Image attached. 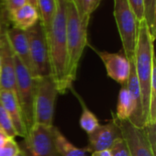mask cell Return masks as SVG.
<instances>
[{"mask_svg": "<svg viewBox=\"0 0 156 156\" xmlns=\"http://www.w3.org/2000/svg\"><path fill=\"white\" fill-rule=\"evenodd\" d=\"M112 119L104 125H100L94 131L89 134V143L86 148L88 153H93L103 150H110L114 142L121 136L114 113H112Z\"/></svg>", "mask_w": 156, "mask_h": 156, "instance_id": "7c38bea8", "label": "cell"}, {"mask_svg": "<svg viewBox=\"0 0 156 156\" xmlns=\"http://www.w3.org/2000/svg\"><path fill=\"white\" fill-rule=\"evenodd\" d=\"M7 18L12 24V27L27 31L39 21V14L35 6L27 3L13 13L7 15Z\"/></svg>", "mask_w": 156, "mask_h": 156, "instance_id": "2e32d148", "label": "cell"}, {"mask_svg": "<svg viewBox=\"0 0 156 156\" xmlns=\"http://www.w3.org/2000/svg\"><path fill=\"white\" fill-rule=\"evenodd\" d=\"M66 6L67 0H58L53 20L49 27L44 29L48 49L51 76L59 94H65L72 86L69 80L68 72Z\"/></svg>", "mask_w": 156, "mask_h": 156, "instance_id": "6da1fadb", "label": "cell"}, {"mask_svg": "<svg viewBox=\"0 0 156 156\" xmlns=\"http://www.w3.org/2000/svg\"><path fill=\"white\" fill-rule=\"evenodd\" d=\"M97 7L98 6L96 5V0H82L81 1V15L80 17L84 24L89 25L90 16Z\"/></svg>", "mask_w": 156, "mask_h": 156, "instance_id": "603a6c76", "label": "cell"}, {"mask_svg": "<svg viewBox=\"0 0 156 156\" xmlns=\"http://www.w3.org/2000/svg\"><path fill=\"white\" fill-rule=\"evenodd\" d=\"M58 0H37V9L39 14V21L44 29H48L51 24L57 10Z\"/></svg>", "mask_w": 156, "mask_h": 156, "instance_id": "ffe728a7", "label": "cell"}, {"mask_svg": "<svg viewBox=\"0 0 156 156\" xmlns=\"http://www.w3.org/2000/svg\"><path fill=\"white\" fill-rule=\"evenodd\" d=\"M95 51L102 61L108 76L121 86H126L131 71V63L126 56L121 52H109L97 50Z\"/></svg>", "mask_w": 156, "mask_h": 156, "instance_id": "8fae6325", "label": "cell"}, {"mask_svg": "<svg viewBox=\"0 0 156 156\" xmlns=\"http://www.w3.org/2000/svg\"><path fill=\"white\" fill-rule=\"evenodd\" d=\"M68 1L72 2L76 6V7L78 9V12H79V16L80 17V15H81V1L82 0H68Z\"/></svg>", "mask_w": 156, "mask_h": 156, "instance_id": "4dcf8cb0", "label": "cell"}, {"mask_svg": "<svg viewBox=\"0 0 156 156\" xmlns=\"http://www.w3.org/2000/svg\"><path fill=\"white\" fill-rule=\"evenodd\" d=\"M133 112V103L126 86H122L118 95L115 117L119 120H130Z\"/></svg>", "mask_w": 156, "mask_h": 156, "instance_id": "ac0fdd59", "label": "cell"}, {"mask_svg": "<svg viewBox=\"0 0 156 156\" xmlns=\"http://www.w3.org/2000/svg\"><path fill=\"white\" fill-rule=\"evenodd\" d=\"M131 63V71L130 76L127 82V88L131 95L133 103V112L130 120L137 127L144 128V111H143V101H142V95L140 90V86L138 82V78L135 72L134 62L133 60L130 61Z\"/></svg>", "mask_w": 156, "mask_h": 156, "instance_id": "9a60e30c", "label": "cell"}, {"mask_svg": "<svg viewBox=\"0 0 156 156\" xmlns=\"http://www.w3.org/2000/svg\"><path fill=\"white\" fill-rule=\"evenodd\" d=\"M53 135L56 150L59 156H87L88 152L86 149L72 144L55 126H53Z\"/></svg>", "mask_w": 156, "mask_h": 156, "instance_id": "e0dca14e", "label": "cell"}, {"mask_svg": "<svg viewBox=\"0 0 156 156\" xmlns=\"http://www.w3.org/2000/svg\"><path fill=\"white\" fill-rule=\"evenodd\" d=\"M0 103L5 109L9 119L11 120L16 136L23 139L27 136V129L24 123L20 106L18 104L15 92L8 90H0Z\"/></svg>", "mask_w": 156, "mask_h": 156, "instance_id": "5bb4252c", "label": "cell"}, {"mask_svg": "<svg viewBox=\"0 0 156 156\" xmlns=\"http://www.w3.org/2000/svg\"><path fill=\"white\" fill-rule=\"evenodd\" d=\"M6 35L14 55L25 65L30 74L34 78H36L35 71L30 58L29 44L27 31L16 29L15 27H8L6 30Z\"/></svg>", "mask_w": 156, "mask_h": 156, "instance_id": "4fadbf2b", "label": "cell"}, {"mask_svg": "<svg viewBox=\"0 0 156 156\" xmlns=\"http://www.w3.org/2000/svg\"><path fill=\"white\" fill-rule=\"evenodd\" d=\"M145 22L152 36L156 37V0H144Z\"/></svg>", "mask_w": 156, "mask_h": 156, "instance_id": "44dd1931", "label": "cell"}, {"mask_svg": "<svg viewBox=\"0 0 156 156\" xmlns=\"http://www.w3.org/2000/svg\"><path fill=\"white\" fill-rule=\"evenodd\" d=\"M57 85L51 75L36 79L34 95V124L52 127L56 99L58 95ZM33 124V125H34Z\"/></svg>", "mask_w": 156, "mask_h": 156, "instance_id": "277c9868", "label": "cell"}, {"mask_svg": "<svg viewBox=\"0 0 156 156\" xmlns=\"http://www.w3.org/2000/svg\"><path fill=\"white\" fill-rule=\"evenodd\" d=\"M91 156H112L110 150H103V151H98L91 153Z\"/></svg>", "mask_w": 156, "mask_h": 156, "instance_id": "f546056e", "label": "cell"}, {"mask_svg": "<svg viewBox=\"0 0 156 156\" xmlns=\"http://www.w3.org/2000/svg\"><path fill=\"white\" fill-rule=\"evenodd\" d=\"M144 130L152 149L156 154V123H147L144 127Z\"/></svg>", "mask_w": 156, "mask_h": 156, "instance_id": "83f0119b", "label": "cell"}, {"mask_svg": "<svg viewBox=\"0 0 156 156\" xmlns=\"http://www.w3.org/2000/svg\"><path fill=\"white\" fill-rule=\"evenodd\" d=\"M113 14L122 43L124 55L129 61L133 60L139 22L132 11L127 0H114Z\"/></svg>", "mask_w": 156, "mask_h": 156, "instance_id": "5b68a950", "label": "cell"}, {"mask_svg": "<svg viewBox=\"0 0 156 156\" xmlns=\"http://www.w3.org/2000/svg\"><path fill=\"white\" fill-rule=\"evenodd\" d=\"M29 52L36 78L51 75L48 49L45 30L40 21L27 30Z\"/></svg>", "mask_w": 156, "mask_h": 156, "instance_id": "ba28073f", "label": "cell"}, {"mask_svg": "<svg viewBox=\"0 0 156 156\" xmlns=\"http://www.w3.org/2000/svg\"><path fill=\"white\" fill-rule=\"evenodd\" d=\"M9 138H11V137H9V136L7 135V133L0 127V148L6 143V141H7Z\"/></svg>", "mask_w": 156, "mask_h": 156, "instance_id": "f1b7e54d", "label": "cell"}, {"mask_svg": "<svg viewBox=\"0 0 156 156\" xmlns=\"http://www.w3.org/2000/svg\"><path fill=\"white\" fill-rule=\"evenodd\" d=\"M69 89L77 97V98L79 99V101L80 103L81 108H82L81 115H80V126L89 135V134H90L92 131H94L100 126L99 120H98L97 117L89 109V108L87 107V105L85 104L83 99L80 97V96L73 90L72 86Z\"/></svg>", "mask_w": 156, "mask_h": 156, "instance_id": "d6986e66", "label": "cell"}, {"mask_svg": "<svg viewBox=\"0 0 156 156\" xmlns=\"http://www.w3.org/2000/svg\"><path fill=\"white\" fill-rule=\"evenodd\" d=\"M154 40L155 39L152 36L145 20L141 21L138 26L133 62L142 95L144 126L148 121L151 80L153 71L156 67L154 48Z\"/></svg>", "mask_w": 156, "mask_h": 156, "instance_id": "7a4b0ae2", "label": "cell"}, {"mask_svg": "<svg viewBox=\"0 0 156 156\" xmlns=\"http://www.w3.org/2000/svg\"><path fill=\"white\" fill-rule=\"evenodd\" d=\"M16 69V96L21 108L24 123L27 131L34 124V95L36 79L34 78L25 65L15 56Z\"/></svg>", "mask_w": 156, "mask_h": 156, "instance_id": "8992f818", "label": "cell"}, {"mask_svg": "<svg viewBox=\"0 0 156 156\" xmlns=\"http://www.w3.org/2000/svg\"><path fill=\"white\" fill-rule=\"evenodd\" d=\"M88 26L84 24L76 6L67 0L66 6V35L68 49V72L69 83L75 81L78 68L85 47L88 44Z\"/></svg>", "mask_w": 156, "mask_h": 156, "instance_id": "3957f363", "label": "cell"}, {"mask_svg": "<svg viewBox=\"0 0 156 156\" xmlns=\"http://www.w3.org/2000/svg\"><path fill=\"white\" fill-rule=\"evenodd\" d=\"M19 147L26 156H59L54 143L53 126L34 124Z\"/></svg>", "mask_w": 156, "mask_h": 156, "instance_id": "52a82bcc", "label": "cell"}, {"mask_svg": "<svg viewBox=\"0 0 156 156\" xmlns=\"http://www.w3.org/2000/svg\"><path fill=\"white\" fill-rule=\"evenodd\" d=\"M8 27L9 21L7 15L3 9L0 33V90L13 91L16 94L15 55L10 47L6 35Z\"/></svg>", "mask_w": 156, "mask_h": 156, "instance_id": "9c48e42d", "label": "cell"}, {"mask_svg": "<svg viewBox=\"0 0 156 156\" xmlns=\"http://www.w3.org/2000/svg\"><path fill=\"white\" fill-rule=\"evenodd\" d=\"M0 127L7 133L9 137L15 138L16 136L13 123L1 103H0Z\"/></svg>", "mask_w": 156, "mask_h": 156, "instance_id": "7402d4cb", "label": "cell"}, {"mask_svg": "<svg viewBox=\"0 0 156 156\" xmlns=\"http://www.w3.org/2000/svg\"><path fill=\"white\" fill-rule=\"evenodd\" d=\"M102 0H96V5H97V6H100V4H101V2Z\"/></svg>", "mask_w": 156, "mask_h": 156, "instance_id": "e575fe53", "label": "cell"}, {"mask_svg": "<svg viewBox=\"0 0 156 156\" xmlns=\"http://www.w3.org/2000/svg\"><path fill=\"white\" fill-rule=\"evenodd\" d=\"M27 2L37 8V0H27Z\"/></svg>", "mask_w": 156, "mask_h": 156, "instance_id": "d6a6232c", "label": "cell"}, {"mask_svg": "<svg viewBox=\"0 0 156 156\" xmlns=\"http://www.w3.org/2000/svg\"><path fill=\"white\" fill-rule=\"evenodd\" d=\"M116 121L130 156H155L144 128L135 126L130 120H119L116 119Z\"/></svg>", "mask_w": 156, "mask_h": 156, "instance_id": "30bf717a", "label": "cell"}, {"mask_svg": "<svg viewBox=\"0 0 156 156\" xmlns=\"http://www.w3.org/2000/svg\"><path fill=\"white\" fill-rule=\"evenodd\" d=\"M19 150V144L15 141V138H9L0 148V156H15Z\"/></svg>", "mask_w": 156, "mask_h": 156, "instance_id": "d4e9b609", "label": "cell"}, {"mask_svg": "<svg viewBox=\"0 0 156 156\" xmlns=\"http://www.w3.org/2000/svg\"><path fill=\"white\" fill-rule=\"evenodd\" d=\"M27 3V0H1L2 7L5 11L6 15L13 13Z\"/></svg>", "mask_w": 156, "mask_h": 156, "instance_id": "4316f807", "label": "cell"}, {"mask_svg": "<svg viewBox=\"0 0 156 156\" xmlns=\"http://www.w3.org/2000/svg\"><path fill=\"white\" fill-rule=\"evenodd\" d=\"M15 156H26V155H25V154L22 152V150L20 149V150H19V152H18V153H17V154H16Z\"/></svg>", "mask_w": 156, "mask_h": 156, "instance_id": "836d02e7", "label": "cell"}, {"mask_svg": "<svg viewBox=\"0 0 156 156\" xmlns=\"http://www.w3.org/2000/svg\"><path fill=\"white\" fill-rule=\"evenodd\" d=\"M128 4L133 12L137 21L140 23L145 20V5L144 0H127Z\"/></svg>", "mask_w": 156, "mask_h": 156, "instance_id": "cb8c5ba5", "label": "cell"}, {"mask_svg": "<svg viewBox=\"0 0 156 156\" xmlns=\"http://www.w3.org/2000/svg\"><path fill=\"white\" fill-rule=\"evenodd\" d=\"M2 13H3V8H2V4L0 0V33H1V27H2Z\"/></svg>", "mask_w": 156, "mask_h": 156, "instance_id": "1f68e13d", "label": "cell"}, {"mask_svg": "<svg viewBox=\"0 0 156 156\" xmlns=\"http://www.w3.org/2000/svg\"><path fill=\"white\" fill-rule=\"evenodd\" d=\"M112 156H130L125 142L122 137L117 139L110 149Z\"/></svg>", "mask_w": 156, "mask_h": 156, "instance_id": "484cf974", "label": "cell"}]
</instances>
